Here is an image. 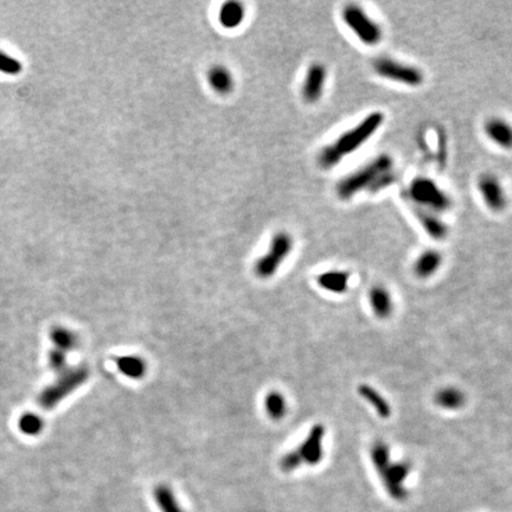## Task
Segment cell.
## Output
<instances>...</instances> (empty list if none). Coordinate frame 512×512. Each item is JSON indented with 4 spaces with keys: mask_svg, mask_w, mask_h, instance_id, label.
<instances>
[{
    "mask_svg": "<svg viewBox=\"0 0 512 512\" xmlns=\"http://www.w3.org/2000/svg\"><path fill=\"white\" fill-rule=\"evenodd\" d=\"M385 116L383 112L374 111L364 116L355 126L340 133L335 140L324 146L319 152L318 164L322 170L335 169L344 159L355 154L368 144L381 128L383 127Z\"/></svg>",
    "mask_w": 512,
    "mask_h": 512,
    "instance_id": "cell-1",
    "label": "cell"
},
{
    "mask_svg": "<svg viewBox=\"0 0 512 512\" xmlns=\"http://www.w3.org/2000/svg\"><path fill=\"white\" fill-rule=\"evenodd\" d=\"M395 178V161L388 153H382L340 178L336 194L340 201H350L362 192L376 194L392 185Z\"/></svg>",
    "mask_w": 512,
    "mask_h": 512,
    "instance_id": "cell-2",
    "label": "cell"
},
{
    "mask_svg": "<svg viewBox=\"0 0 512 512\" xmlns=\"http://www.w3.org/2000/svg\"><path fill=\"white\" fill-rule=\"evenodd\" d=\"M408 199L415 209L430 211L438 215L445 214L452 208V199L437 181L427 176H417L407 189Z\"/></svg>",
    "mask_w": 512,
    "mask_h": 512,
    "instance_id": "cell-3",
    "label": "cell"
},
{
    "mask_svg": "<svg viewBox=\"0 0 512 512\" xmlns=\"http://www.w3.org/2000/svg\"><path fill=\"white\" fill-rule=\"evenodd\" d=\"M342 21L352 36L365 46H376L383 39V28L360 5L347 4L342 10Z\"/></svg>",
    "mask_w": 512,
    "mask_h": 512,
    "instance_id": "cell-4",
    "label": "cell"
},
{
    "mask_svg": "<svg viewBox=\"0 0 512 512\" xmlns=\"http://www.w3.org/2000/svg\"><path fill=\"white\" fill-rule=\"evenodd\" d=\"M372 71L381 79L405 87L417 88L425 82V74L419 66L389 56L376 58L372 63Z\"/></svg>",
    "mask_w": 512,
    "mask_h": 512,
    "instance_id": "cell-5",
    "label": "cell"
},
{
    "mask_svg": "<svg viewBox=\"0 0 512 512\" xmlns=\"http://www.w3.org/2000/svg\"><path fill=\"white\" fill-rule=\"evenodd\" d=\"M294 247L292 235L287 232H279L273 236L267 253H264L254 264V273L260 279H271L277 274L282 262L289 257Z\"/></svg>",
    "mask_w": 512,
    "mask_h": 512,
    "instance_id": "cell-6",
    "label": "cell"
},
{
    "mask_svg": "<svg viewBox=\"0 0 512 512\" xmlns=\"http://www.w3.org/2000/svg\"><path fill=\"white\" fill-rule=\"evenodd\" d=\"M89 377V370L84 367L71 369L63 372L53 385L46 388L39 396V405L43 409H53L61 401L69 396L71 392L80 388L84 382H87Z\"/></svg>",
    "mask_w": 512,
    "mask_h": 512,
    "instance_id": "cell-7",
    "label": "cell"
},
{
    "mask_svg": "<svg viewBox=\"0 0 512 512\" xmlns=\"http://www.w3.org/2000/svg\"><path fill=\"white\" fill-rule=\"evenodd\" d=\"M410 472L412 464L409 461L392 460L387 466L377 472V475H380L385 491L388 492L389 496L392 497V500H405L408 497V491L405 490L403 484L410 475Z\"/></svg>",
    "mask_w": 512,
    "mask_h": 512,
    "instance_id": "cell-8",
    "label": "cell"
},
{
    "mask_svg": "<svg viewBox=\"0 0 512 512\" xmlns=\"http://www.w3.org/2000/svg\"><path fill=\"white\" fill-rule=\"evenodd\" d=\"M477 189L485 207L493 214H502L508 207L506 191L496 174H482L477 183Z\"/></svg>",
    "mask_w": 512,
    "mask_h": 512,
    "instance_id": "cell-9",
    "label": "cell"
},
{
    "mask_svg": "<svg viewBox=\"0 0 512 512\" xmlns=\"http://www.w3.org/2000/svg\"><path fill=\"white\" fill-rule=\"evenodd\" d=\"M327 437V428L322 423L312 426L310 432L298 447V455L302 459V464L316 466L322 463L325 455L324 440Z\"/></svg>",
    "mask_w": 512,
    "mask_h": 512,
    "instance_id": "cell-10",
    "label": "cell"
},
{
    "mask_svg": "<svg viewBox=\"0 0 512 512\" xmlns=\"http://www.w3.org/2000/svg\"><path fill=\"white\" fill-rule=\"evenodd\" d=\"M327 68L320 62H314L306 71L302 81V96L307 104H316L322 99L327 87Z\"/></svg>",
    "mask_w": 512,
    "mask_h": 512,
    "instance_id": "cell-11",
    "label": "cell"
},
{
    "mask_svg": "<svg viewBox=\"0 0 512 512\" xmlns=\"http://www.w3.org/2000/svg\"><path fill=\"white\" fill-rule=\"evenodd\" d=\"M484 133L497 147L512 149V124L504 118L492 116L484 124Z\"/></svg>",
    "mask_w": 512,
    "mask_h": 512,
    "instance_id": "cell-12",
    "label": "cell"
},
{
    "mask_svg": "<svg viewBox=\"0 0 512 512\" xmlns=\"http://www.w3.org/2000/svg\"><path fill=\"white\" fill-rule=\"evenodd\" d=\"M368 302L372 314L380 320H387L394 313V299L390 291L383 285L372 286L369 289Z\"/></svg>",
    "mask_w": 512,
    "mask_h": 512,
    "instance_id": "cell-13",
    "label": "cell"
},
{
    "mask_svg": "<svg viewBox=\"0 0 512 512\" xmlns=\"http://www.w3.org/2000/svg\"><path fill=\"white\" fill-rule=\"evenodd\" d=\"M444 257L437 249H426L414 260L413 274L420 280H427L434 277L441 268Z\"/></svg>",
    "mask_w": 512,
    "mask_h": 512,
    "instance_id": "cell-14",
    "label": "cell"
},
{
    "mask_svg": "<svg viewBox=\"0 0 512 512\" xmlns=\"http://www.w3.org/2000/svg\"><path fill=\"white\" fill-rule=\"evenodd\" d=\"M350 279H351V274L347 271L330 269V271L319 274L317 277V284L325 292L342 295L349 291Z\"/></svg>",
    "mask_w": 512,
    "mask_h": 512,
    "instance_id": "cell-15",
    "label": "cell"
},
{
    "mask_svg": "<svg viewBox=\"0 0 512 512\" xmlns=\"http://www.w3.org/2000/svg\"><path fill=\"white\" fill-rule=\"evenodd\" d=\"M415 216L423 232L434 241L446 240L450 228L440 215L430 211L415 209Z\"/></svg>",
    "mask_w": 512,
    "mask_h": 512,
    "instance_id": "cell-16",
    "label": "cell"
},
{
    "mask_svg": "<svg viewBox=\"0 0 512 512\" xmlns=\"http://www.w3.org/2000/svg\"><path fill=\"white\" fill-rule=\"evenodd\" d=\"M357 394L374 409L377 417L383 420L390 419L392 414V405L375 387L367 383L360 384L357 387Z\"/></svg>",
    "mask_w": 512,
    "mask_h": 512,
    "instance_id": "cell-17",
    "label": "cell"
},
{
    "mask_svg": "<svg viewBox=\"0 0 512 512\" xmlns=\"http://www.w3.org/2000/svg\"><path fill=\"white\" fill-rule=\"evenodd\" d=\"M433 401L435 405L442 410L457 412L466 405V395L461 389L453 385H447L439 389L438 392L434 394Z\"/></svg>",
    "mask_w": 512,
    "mask_h": 512,
    "instance_id": "cell-18",
    "label": "cell"
},
{
    "mask_svg": "<svg viewBox=\"0 0 512 512\" xmlns=\"http://www.w3.org/2000/svg\"><path fill=\"white\" fill-rule=\"evenodd\" d=\"M208 82L221 95H228L234 91L235 80L232 71L223 64H215L208 71Z\"/></svg>",
    "mask_w": 512,
    "mask_h": 512,
    "instance_id": "cell-19",
    "label": "cell"
},
{
    "mask_svg": "<svg viewBox=\"0 0 512 512\" xmlns=\"http://www.w3.org/2000/svg\"><path fill=\"white\" fill-rule=\"evenodd\" d=\"M246 18V8L240 1H227L219 8V21L226 29L241 26Z\"/></svg>",
    "mask_w": 512,
    "mask_h": 512,
    "instance_id": "cell-20",
    "label": "cell"
},
{
    "mask_svg": "<svg viewBox=\"0 0 512 512\" xmlns=\"http://www.w3.org/2000/svg\"><path fill=\"white\" fill-rule=\"evenodd\" d=\"M116 364L119 372L131 380H141L147 372V364L139 356H121L116 358Z\"/></svg>",
    "mask_w": 512,
    "mask_h": 512,
    "instance_id": "cell-21",
    "label": "cell"
},
{
    "mask_svg": "<svg viewBox=\"0 0 512 512\" xmlns=\"http://www.w3.org/2000/svg\"><path fill=\"white\" fill-rule=\"evenodd\" d=\"M264 409L272 420L280 421L287 415L289 405L286 397L281 392H271L264 397Z\"/></svg>",
    "mask_w": 512,
    "mask_h": 512,
    "instance_id": "cell-22",
    "label": "cell"
},
{
    "mask_svg": "<svg viewBox=\"0 0 512 512\" xmlns=\"http://www.w3.org/2000/svg\"><path fill=\"white\" fill-rule=\"evenodd\" d=\"M153 495L161 512H184L182 506L178 503L172 488L165 484L158 485L157 488H154Z\"/></svg>",
    "mask_w": 512,
    "mask_h": 512,
    "instance_id": "cell-23",
    "label": "cell"
},
{
    "mask_svg": "<svg viewBox=\"0 0 512 512\" xmlns=\"http://www.w3.org/2000/svg\"><path fill=\"white\" fill-rule=\"evenodd\" d=\"M369 455H370L372 466L376 472L381 471L392 460L390 446L382 439H377L372 442Z\"/></svg>",
    "mask_w": 512,
    "mask_h": 512,
    "instance_id": "cell-24",
    "label": "cell"
},
{
    "mask_svg": "<svg viewBox=\"0 0 512 512\" xmlns=\"http://www.w3.org/2000/svg\"><path fill=\"white\" fill-rule=\"evenodd\" d=\"M51 338L55 344V349H58L63 352H68L73 350L76 344H77V337L74 332L71 330H66L64 327H57L54 329L51 333Z\"/></svg>",
    "mask_w": 512,
    "mask_h": 512,
    "instance_id": "cell-25",
    "label": "cell"
},
{
    "mask_svg": "<svg viewBox=\"0 0 512 512\" xmlns=\"http://www.w3.org/2000/svg\"><path fill=\"white\" fill-rule=\"evenodd\" d=\"M18 426L23 433L28 434V435H36L43 428V421L41 417L35 414H25L21 417Z\"/></svg>",
    "mask_w": 512,
    "mask_h": 512,
    "instance_id": "cell-26",
    "label": "cell"
},
{
    "mask_svg": "<svg viewBox=\"0 0 512 512\" xmlns=\"http://www.w3.org/2000/svg\"><path fill=\"white\" fill-rule=\"evenodd\" d=\"M302 461L295 450L286 453L280 460L281 470L284 472H292L302 466Z\"/></svg>",
    "mask_w": 512,
    "mask_h": 512,
    "instance_id": "cell-27",
    "label": "cell"
},
{
    "mask_svg": "<svg viewBox=\"0 0 512 512\" xmlns=\"http://www.w3.org/2000/svg\"><path fill=\"white\" fill-rule=\"evenodd\" d=\"M21 63L8 55L0 53V71L6 74H17L21 71Z\"/></svg>",
    "mask_w": 512,
    "mask_h": 512,
    "instance_id": "cell-28",
    "label": "cell"
},
{
    "mask_svg": "<svg viewBox=\"0 0 512 512\" xmlns=\"http://www.w3.org/2000/svg\"><path fill=\"white\" fill-rule=\"evenodd\" d=\"M66 352L61 351L58 349H54L50 352L49 362L50 367L54 369L55 372H61L64 365H66Z\"/></svg>",
    "mask_w": 512,
    "mask_h": 512,
    "instance_id": "cell-29",
    "label": "cell"
}]
</instances>
